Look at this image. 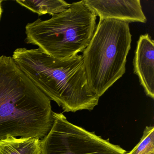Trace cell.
<instances>
[{
  "mask_svg": "<svg viewBox=\"0 0 154 154\" xmlns=\"http://www.w3.org/2000/svg\"><path fill=\"white\" fill-rule=\"evenodd\" d=\"M20 70L65 112L92 110L100 98L91 90L82 55L54 58L39 48H17L12 57Z\"/></svg>",
  "mask_w": 154,
  "mask_h": 154,
  "instance_id": "6da1fadb",
  "label": "cell"
},
{
  "mask_svg": "<svg viewBox=\"0 0 154 154\" xmlns=\"http://www.w3.org/2000/svg\"><path fill=\"white\" fill-rule=\"evenodd\" d=\"M53 112L51 100L12 57L0 56V140L10 136L42 139L53 126Z\"/></svg>",
  "mask_w": 154,
  "mask_h": 154,
  "instance_id": "7a4b0ae2",
  "label": "cell"
},
{
  "mask_svg": "<svg viewBox=\"0 0 154 154\" xmlns=\"http://www.w3.org/2000/svg\"><path fill=\"white\" fill-rule=\"evenodd\" d=\"M97 16L83 1L73 2L47 20L38 19L26 26L27 44L54 58H68L83 52L92 38Z\"/></svg>",
  "mask_w": 154,
  "mask_h": 154,
  "instance_id": "3957f363",
  "label": "cell"
},
{
  "mask_svg": "<svg viewBox=\"0 0 154 154\" xmlns=\"http://www.w3.org/2000/svg\"><path fill=\"white\" fill-rule=\"evenodd\" d=\"M131 42L128 23L100 18L82 55L89 86L99 98L125 73Z\"/></svg>",
  "mask_w": 154,
  "mask_h": 154,
  "instance_id": "277c9868",
  "label": "cell"
},
{
  "mask_svg": "<svg viewBox=\"0 0 154 154\" xmlns=\"http://www.w3.org/2000/svg\"><path fill=\"white\" fill-rule=\"evenodd\" d=\"M48 134L41 140L40 154H126L118 145L69 122L62 113L53 112Z\"/></svg>",
  "mask_w": 154,
  "mask_h": 154,
  "instance_id": "5b68a950",
  "label": "cell"
},
{
  "mask_svg": "<svg viewBox=\"0 0 154 154\" xmlns=\"http://www.w3.org/2000/svg\"><path fill=\"white\" fill-rule=\"evenodd\" d=\"M85 4L101 19L145 23L147 19L139 0H84Z\"/></svg>",
  "mask_w": 154,
  "mask_h": 154,
  "instance_id": "8992f818",
  "label": "cell"
},
{
  "mask_svg": "<svg viewBox=\"0 0 154 154\" xmlns=\"http://www.w3.org/2000/svg\"><path fill=\"white\" fill-rule=\"evenodd\" d=\"M134 72L138 77L147 96L154 98V42L148 34L137 42L133 59Z\"/></svg>",
  "mask_w": 154,
  "mask_h": 154,
  "instance_id": "52a82bcc",
  "label": "cell"
},
{
  "mask_svg": "<svg viewBox=\"0 0 154 154\" xmlns=\"http://www.w3.org/2000/svg\"><path fill=\"white\" fill-rule=\"evenodd\" d=\"M41 139L8 136L0 140V154H40Z\"/></svg>",
  "mask_w": 154,
  "mask_h": 154,
  "instance_id": "ba28073f",
  "label": "cell"
},
{
  "mask_svg": "<svg viewBox=\"0 0 154 154\" xmlns=\"http://www.w3.org/2000/svg\"><path fill=\"white\" fill-rule=\"evenodd\" d=\"M16 2L39 16H53L64 11L71 5L63 0H18Z\"/></svg>",
  "mask_w": 154,
  "mask_h": 154,
  "instance_id": "9c48e42d",
  "label": "cell"
},
{
  "mask_svg": "<svg viewBox=\"0 0 154 154\" xmlns=\"http://www.w3.org/2000/svg\"><path fill=\"white\" fill-rule=\"evenodd\" d=\"M154 153V127H146L137 145L126 154H151Z\"/></svg>",
  "mask_w": 154,
  "mask_h": 154,
  "instance_id": "30bf717a",
  "label": "cell"
},
{
  "mask_svg": "<svg viewBox=\"0 0 154 154\" xmlns=\"http://www.w3.org/2000/svg\"><path fill=\"white\" fill-rule=\"evenodd\" d=\"M3 1H0V20L1 19L2 15V3Z\"/></svg>",
  "mask_w": 154,
  "mask_h": 154,
  "instance_id": "8fae6325",
  "label": "cell"
},
{
  "mask_svg": "<svg viewBox=\"0 0 154 154\" xmlns=\"http://www.w3.org/2000/svg\"><path fill=\"white\" fill-rule=\"evenodd\" d=\"M151 154H154V153H151Z\"/></svg>",
  "mask_w": 154,
  "mask_h": 154,
  "instance_id": "7c38bea8",
  "label": "cell"
}]
</instances>
